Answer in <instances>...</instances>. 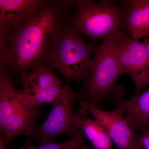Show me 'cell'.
<instances>
[{
  "mask_svg": "<svg viewBox=\"0 0 149 149\" xmlns=\"http://www.w3.org/2000/svg\"><path fill=\"white\" fill-rule=\"evenodd\" d=\"M126 33L111 35L96 46L94 51L93 69L87 81L85 101L97 106L109 96L116 100H121L124 91L116 85V80L122 74L118 58L119 44ZM82 100V99H81Z\"/></svg>",
  "mask_w": 149,
  "mask_h": 149,
  "instance_id": "cell-2",
  "label": "cell"
},
{
  "mask_svg": "<svg viewBox=\"0 0 149 149\" xmlns=\"http://www.w3.org/2000/svg\"><path fill=\"white\" fill-rule=\"evenodd\" d=\"M63 89L62 85H56L50 88L37 91H18V95L22 103L27 108L38 107L41 104L51 105L58 98Z\"/></svg>",
  "mask_w": 149,
  "mask_h": 149,
  "instance_id": "cell-14",
  "label": "cell"
},
{
  "mask_svg": "<svg viewBox=\"0 0 149 149\" xmlns=\"http://www.w3.org/2000/svg\"><path fill=\"white\" fill-rule=\"evenodd\" d=\"M74 1L45 0L32 15L10 29L0 67L21 78L47 64L68 23Z\"/></svg>",
  "mask_w": 149,
  "mask_h": 149,
  "instance_id": "cell-1",
  "label": "cell"
},
{
  "mask_svg": "<svg viewBox=\"0 0 149 149\" xmlns=\"http://www.w3.org/2000/svg\"><path fill=\"white\" fill-rule=\"evenodd\" d=\"M20 79L23 86L22 90L25 91H37L62 85L61 80L47 65L38 67L22 75Z\"/></svg>",
  "mask_w": 149,
  "mask_h": 149,
  "instance_id": "cell-13",
  "label": "cell"
},
{
  "mask_svg": "<svg viewBox=\"0 0 149 149\" xmlns=\"http://www.w3.org/2000/svg\"><path fill=\"white\" fill-rule=\"evenodd\" d=\"M75 118L85 137L95 149H113L112 141L103 127L97 121L88 117V112L82 108L75 114Z\"/></svg>",
  "mask_w": 149,
  "mask_h": 149,
  "instance_id": "cell-12",
  "label": "cell"
},
{
  "mask_svg": "<svg viewBox=\"0 0 149 149\" xmlns=\"http://www.w3.org/2000/svg\"><path fill=\"white\" fill-rule=\"evenodd\" d=\"M79 98L69 86H63L61 94L52 104L47 119L34 132L33 136L40 145L53 142L61 135L74 136L83 133L75 120L73 109L74 101Z\"/></svg>",
  "mask_w": 149,
  "mask_h": 149,
  "instance_id": "cell-6",
  "label": "cell"
},
{
  "mask_svg": "<svg viewBox=\"0 0 149 149\" xmlns=\"http://www.w3.org/2000/svg\"><path fill=\"white\" fill-rule=\"evenodd\" d=\"M75 10L68 24L80 34L91 40L126 33V5L108 0L74 1Z\"/></svg>",
  "mask_w": 149,
  "mask_h": 149,
  "instance_id": "cell-3",
  "label": "cell"
},
{
  "mask_svg": "<svg viewBox=\"0 0 149 149\" xmlns=\"http://www.w3.org/2000/svg\"><path fill=\"white\" fill-rule=\"evenodd\" d=\"M126 31L131 38L139 40L149 36V0L125 1Z\"/></svg>",
  "mask_w": 149,
  "mask_h": 149,
  "instance_id": "cell-11",
  "label": "cell"
},
{
  "mask_svg": "<svg viewBox=\"0 0 149 149\" xmlns=\"http://www.w3.org/2000/svg\"><path fill=\"white\" fill-rule=\"evenodd\" d=\"M6 143L1 138H0V149H6Z\"/></svg>",
  "mask_w": 149,
  "mask_h": 149,
  "instance_id": "cell-19",
  "label": "cell"
},
{
  "mask_svg": "<svg viewBox=\"0 0 149 149\" xmlns=\"http://www.w3.org/2000/svg\"><path fill=\"white\" fill-rule=\"evenodd\" d=\"M85 135L83 133H79L71 139L62 143H56L51 142L43 145L40 147L34 146L32 141L30 139L25 142L22 149H77L83 143Z\"/></svg>",
  "mask_w": 149,
  "mask_h": 149,
  "instance_id": "cell-15",
  "label": "cell"
},
{
  "mask_svg": "<svg viewBox=\"0 0 149 149\" xmlns=\"http://www.w3.org/2000/svg\"><path fill=\"white\" fill-rule=\"evenodd\" d=\"M127 149H143L141 146V144L139 143L138 138L137 140L132 144V146Z\"/></svg>",
  "mask_w": 149,
  "mask_h": 149,
  "instance_id": "cell-18",
  "label": "cell"
},
{
  "mask_svg": "<svg viewBox=\"0 0 149 149\" xmlns=\"http://www.w3.org/2000/svg\"><path fill=\"white\" fill-rule=\"evenodd\" d=\"M116 102V107L122 112L136 133L149 128V87L128 100Z\"/></svg>",
  "mask_w": 149,
  "mask_h": 149,
  "instance_id": "cell-10",
  "label": "cell"
},
{
  "mask_svg": "<svg viewBox=\"0 0 149 149\" xmlns=\"http://www.w3.org/2000/svg\"><path fill=\"white\" fill-rule=\"evenodd\" d=\"M118 58L122 74H128L135 85V95L149 85V62L143 42L125 35L119 44Z\"/></svg>",
  "mask_w": 149,
  "mask_h": 149,
  "instance_id": "cell-7",
  "label": "cell"
},
{
  "mask_svg": "<svg viewBox=\"0 0 149 149\" xmlns=\"http://www.w3.org/2000/svg\"><path fill=\"white\" fill-rule=\"evenodd\" d=\"M138 135L139 143L143 149H149V128H144Z\"/></svg>",
  "mask_w": 149,
  "mask_h": 149,
  "instance_id": "cell-16",
  "label": "cell"
},
{
  "mask_svg": "<svg viewBox=\"0 0 149 149\" xmlns=\"http://www.w3.org/2000/svg\"><path fill=\"white\" fill-rule=\"evenodd\" d=\"M45 0H0V55L6 50L12 28L32 15Z\"/></svg>",
  "mask_w": 149,
  "mask_h": 149,
  "instance_id": "cell-9",
  "label": "cell"
},
{
  "mask_svg": "<svg viewBox=\"0 0 149 149\" xmlns=\"http://www.w3.org/2000/svg\"><path fill=\"white\" fill-rule=\"evenodd\" d=\"M78 101L80 107L92 115L103 127L118 149H128L138 139V135L119 109L105 111L81 99Z\"/></svg>",
  "mask_w": 149,
  "mask_h": 149,
  "instance_id": "cell-8",
  "label": "cell"
},
{
  "mask_svg": "<svg viewBox=\"0 0 149 149\" xmlns=\"http://www.w3.org/2000/svg\"><path fill=\"white\" fill-rule=\"evenodd\" d=\"M149 62V38H145L143 42Z\"/></svg>",
  "mask_w": 149,
  "mask_h": 149,
  "instance_id": "cell-17",
  "label": "cell"
},
{
  "mask_svg": "<svg viewBox=\"0 0 149 149\" xmlns=\"http://www.w3.org/2000/svg\"><path fill=\"white\" fill-rule=\"evenodd\" d=\"M77 149H91L89 148L85 144L83 143L81 145L79 148Z\"/></svg>",
  "mask_w": 149,
  "mask_h": 149,
  "instance_id": "cell-20",
  "label": "cell"
},
{
  "mask_svg": "<svg viewBox=\"0 0 149 149\" xmlns=\"http://www.w3.org/2000/svg\"><path fill=\"white\" fill-rule=\"evenodd\" d=\"M96 46L85 42L68 23L61 40L48 58L47 65L58 70L67 80L83 81L91 76L92 54Z\"/></svg>",
  "mask_w": 149,
  "mask_h": 149,
  "instance_id": "cell-5",
  "label": "cell"
},
{
  "mask_svg": "<svg viewBox=\"0 0 149 149\" xmlns=\"http://www.w3.org/2000/svg\"><path fill=\"white\" fill-rule=\"evenodd\" d=\"M41 114L38 107L22 104L8 71L0 67V138L6 144L20 135L33 136Z\"/></svg>",
  "mask_w": 149,
  "mask_h": 149,
  "instance_id": "cell-4",
  "label": "cell"
}]
</instances>
